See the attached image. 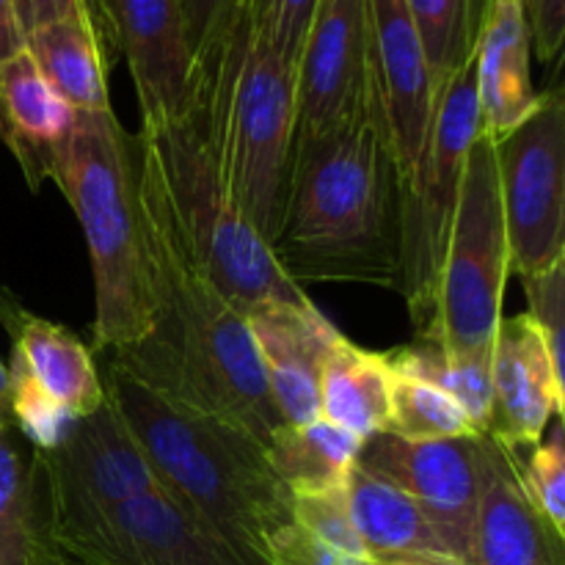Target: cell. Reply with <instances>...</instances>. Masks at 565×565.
Returning a JSON list of instances; mask_svg holds the SVG:
<instances>
[{"instance_id": "obj_1", "label": "cell", "mask_w": 565, "mask_h": 565, "mask_svg": "<svg viewBox=\"0 0 565 565\" xmlns=\"http://www.w3.org/2000/svg\"><path fill=\"white\" fill-rule=\"evenodd\" d=\"M136 163L149 329L136 345L108 359L154 395L221 419L268 447L281 419L246 318L193 263L138 143Z\"/></svg>"}, {"instance_id": "obj_2", "label": "cell", "mask_w": 565, "mask_h": 565, "mask_svg": "<svg viewBox=\"0 0 565 565\" xmlns=\"http://www.w3.org/2000/svg\"><path fill=\"white\" fill-rule=\"evenodd\" d=\"M270 252L298 287H401V182L373 72L342 119L292 143Z\"/></svg>"}, {"instance_id": "obj_3", "label": "cell", "mask_w": 565, "mask_h": 565, "mask_svg": "<svg viewBox=\"0 0 565 565\" xmlns=\"http://www.w3.org/2000/svg\"><path fill=\"white\" fill-rule=\"evenodd\" d=\"M105 395L147 456L158 486L243 565H265L268 539L292 522V494L243 430L154 395L116 362Z\"/></svg>"}, {"instance_id": "obj_4", "label": "cell", "mask_w": 565, "mask_h": 565, "mask_svg": "<svg viewBox=\"0 0 565 565\" xmlns=\"http://www.w3.org/2000/svg\"><path fill=\"white\" fill-rule=\"evenodd\" d=\"M193 108L226 196L270 246L296 143V70L257 36L248 9L199 66Z\"/></svg>"}, {"instance_id": "obj_5", "label": "cell", "mask_w": 565, "mask_h": 565, "mask_svg": "<svg viewBox=\"0 0 565 565\" xmlns=\"http://www.w3.org/2000/svg\"><path fill=\"white\" fill-rule=\"evenodd\" d=\"M86 235L94 274V348L136 345L149 329V287L138 213L136 138L114 110L77 114L53 171Z\"/></svg>"}, {"instance_id": "obj_6", "label": "cell", "mask_w": 565, "mask_h": 565, "mask_svg": "<svg viewBox=\"0 0 565 565\" xmlns=\"http://www.w3.org/2000/svg\"><path fill=\"white\" fill-rule=\"evenodd\" d=\"M138 149L152 163L182 243L210 285L237 309L307 303L309 296L276 263L274 252L226 196L196 108L174 119L141 121Z\"/></svg>"}, {"instance_id": "obj_7", "label": "cell", "mask_w": 565, "mask_h": 565, "mask_svg": "<svg viewBox=\"0 0 565 565\" xmlns=\"http://www.w3.org/2000/svg\"><path fill=\"white\" fill-rule=\"evenodd\" d=\"M508 276L511 257L494 141L480 130L467 154L461 202L441 263L434 320L428 334L417 342H428L447 356L491 364Z\"/></svg>"}, {"instance_id": "obj_8", "label": "cell", "mask_w": 565, "mask_h": 565, "mask_svg": "<svg viewBox=\"0 0 565 565\" xmlns=\"http://www.w3.org/2000/svg\"><path fill=\"white\" fill-rule=\"evenodd\" d=\"M483 130L478 103V47L436 97L423 154L401 185V287L417 340L430 329L447 241L461 202L467 154Z\"/></svg>"}, {"instance_id": "obj_9", "label": "cell", "mask_w": 565, "mask_h": 565, "mask_svg": "<svg viewBox=\"0 0 565 565\" xmlns=\"http://www.w3.org/2000/svg\"><path fill=\"white\" fill-rule=\"evenodd\" d=\"M31 472L47 541L55 530L97 519L160 489L147 456L108 395L97 412L75 419L58 445L36 450Z\"/></svg>"}, {"instance_id": "obj_10", "label": "cell", "mask_w": 565, "mask_h": 565, "mask_svg": "<svg viewBox=\"0 0 565 565\" xmlns=\"http://www.w3.org/2000/svg\"><path fill=\"white\" fill-rule=\"evenodd\" d=\"M494 141L511 274L530 276L565 257V103L539 97L524 121Z\"/></svg>"}, {"instance_id": "obj_11", "label": "cell", "mask_w": 565, "mask_h": 565, "mask_svg": "<svg viewBox=\"0 0 565 565\" xmlns=\"http://www.w3.org/2000/svg\"><path fill=\"white\" fill-rule=\"evenodd\" d=\"M491 447V436L408 441L381 430L362 441L356 467L412 497L447 555L461 565H472Z\"/></svg>"}, {"instance_id": "obj_12", "label": "cell", "mask_w": 565, "mask_h": 565, "mask_svg": "<svg viewBox=\"0 0 565 565\" xmlns=\"http://www.w3.org/2000/svg\"><path fill=\"white\" fill-rule=\"evenodd\" d=\"M0 320L11 331V425L39 452L58 445L75 419L105 403L92 351L70 329L3 303Z\"/></svg>"}, {"instance_id": "obj_13", "label": "cell", "mask_w": 565, "mask_h": 565, "mask_svg": "<svg viewBox=\"0 0 565 565\" xmlns=\"http://www.w3.org/2000/svg\"><path fill=\"white\" fill-rule=\"evenodd\" d=\"M50 544L81 565H243L163 489L55 530Z\"/></svg>"}, {"instance_id": "obj_14", "label": "cell", "mask_w": 565, "mask_h": 565, "mask_svg": "<svg viewBox=\"0 0 565 565\" xmlns=\"http://www.w3.org/2000/svg\"><path fill=\"white\" fill-rule=\"evenodd\" d=\"M105 31L125 53L141 121L174 119L196 97L199 70L180 0H97Z\"/></svg>"}, {"instance_id": "obj_15", "label": "cell", "mask_w": 565, "mask_h": 565, "mask_svg": "<svg viewBox=\"0 0 565 565\" xmlns=\"http://www.w3.org/2000/svg\"><path fill=\"white\" fill-rule=\"evenodd\" d=\"M370 72L384 105L397 182L406 185L436 110V86L406 0H367Z\"/></svg>"}, {"instance_id": "obj_16", "label": "cell", "mask_w": 565, "mask_h": 565, "mask_svg": "<svg viewBox=\"0 0 565 565\" xmlns=\"http://www.w3.org/2000/svg\"><path fill=\"white\" fill-rule=\"evenodd\" d=\"M370 77L367 0H320L296 72V138L345 116Z\"/></svg>"}, {"instance_id": "obj_17", "label": "cell", "mask_w": 565, "mask_h": 565, "mask_svg": "<svg viewBox=\"0 0 565 565\" xmlns=\"http://www.w3.org/2000/svg\"><path fill=\"white\" fill-rule=\"evenodd\" d=\"M565 412V370L527 315L502 318L491 353L489 436L513 452L530 450Z\"/></svg>"}, {"instance_id": "obj_18", "label": "cell", "mask_w": 565, "mask_h": 565, "mask_svg": "<svg viewBox=\"0 0 565 565\" xmlns=\"http://www.w3.org/2000/svg\"><path fill=\"white\" fill-rule=\"evenodd\" d=\"M248 331L257 345L265 384L281 425H309L320 419V373L340 331L307 303H263L248 309Z\"/></svg>"}, {"instance_id": "obj_19", "label": "cell", "mask_w": 565, "mask_h": 565, "mask_svg": "<svg viewBox=\"0 0 565 565\" xmlns=\"http://www.w3.org/2000/svg\"><path fill=\"white\" fill-rule=\"evenodd\" d=\"M77 110L39 72L25 47L0 64V138L39 191L58 166Z\"/></svg>"}, {"instance_id": "obj_20", "label": "cell", "mask_w": 565, "mask_h": 565, "mask_svg": "<svg viewBox=\"0 0 565 565\" xmlns=\"http://www.w3.org/2000/svg\"><path fill=\"white\" fill-rule=\"evenodd\" d=\"M563 541L530 505L513 452L494 441L475 530L472 565H565Z\"/></svg>"}, {"instance_id": "obj_21", "label": "cell", "mask_w": 565, "mask_h": 565, "mask_svg": "<svg viewBox=\"0 0 565 565\" xmlns=\"http://www.w3.org/2000/svg\"><path fill=\"white\" fill-rule=\"evenodd\" d=\"M530 55L522 0H489L478 39V103L489 138L505 136L539 105Z\"/></svg>"}, {"instance_id": "obj_22", "label": "cell", "mask_w": 565, "mask_h": 565, "mask_svg": "<svg viewBox=\"0 0 565 565\" xmlns=\"http://www.w3.org/2000/svg\"><path fill=\"white\" fill-rule=\"evenodd\" d=\"M108 33L92 14H72L44 22L25 36V50L50 86L77 110H110Z\"/></svg>"}, {"instance_id": "obj_23", "label": "cell", "mask_w": 565, "mask_h": 565, "mask_svg": "<svg viewBox=\"0 0 565 565\" xmlns=\"http://www.w3.org/2000/svg\"><path fill=\"white\" fill-rule=\"evenodd\" d=\"M345 497L353 530L370 561L450 557L417 502L356 463L345 480Z\"/></svg>"}, {"instance_id": "obj_24", "label": "cell", "mask_w": 565, "mask_h": 565, "mask_svg": "<svg viewBox=\"0 0 565 565\" xmlns=\"http://www.w3.org/2000/svg\"><path fill=\"white\" fill-rule=\"evenodd\" d=\"M390 401L392 364L386 353L364 351L342 334L320 373V419L364 441L386 430Z\"/></svg>"}, {"instance_id": "obj_25", "label": "cell", "mask_w": 565, "mask_h": 565, "mask_svg": "<svg viewBox=\"0 0 565 565\" xmlns=\"http://www.w3.org/2000/svg\"><path fill=\"white\" fill-rule=\"evenodd\" d=\"M362 441L348 430L315 419L309 425H279L270 436L268 463L292 497L342 489L356 463Z\"/></svg>"}, {"instance_id": "obj_26", "label": "cell", "mask_w": 565, "mask_h": 565, "mask_svg": "<svg viewBox=\"0 0 565 565\" xmlns=\"http://www.w3.org/2000/svg\"><path fill=\"white\" fill-rule=\"evenodd\" d=\"M0 428V565H50L53 544L44 533L31 463Z\"/></svg>"}, {"instance_id": "obj_27", "label": "cell", "mask_w": 565, "mask_h": 565, "mask_svg": "<svg viewBox=\"0 0 565 565\" xmlns=\"http://www.w3.org/2000/svg\"><path fill=\"white\" fill-rule=\"evenodd\" d=\"M436 94L478 47L489 0H406Z\"/></svg>"}, {"instance_id": "obj_28", "label": "cell", "mask_w": 565, "mask_h": 565, "mask_svg": "<svg viewBox=\"0 0 565 565\" xmlns=\"http://www.w3.org/2000/svg\"><path fill=\"white\" fill-rule=\"evenodd\" d=\"M386 434L408 441L463 439V436H486L472 423L463 406L452 401L439 386L419 381L414 375L397 373L392 367V401Z\"/></svg>"}, {"instance_id": "obj_29", "label": "cell", "mask_w": 565, "mask_h": 565, "mask_svg": "<svg viewBox=\"0 0 565 565\" xmlns=\"http://www.w3.org/2000/svg\"><path fill=\"white\" fill-rule=\"evenodd\" d=\"M392 367L397 373L414 375L419 381L439 386L441 392L458 401L463 412L472 417V423L489 436L491 423V364L467 362V359H456L441 353L439 348L428 345V342H417V345L397 348L395 353H386Z\"/></svg>"}, {"instance_id": "obj_30", "label": "cell", "mask_w": 565, "mask_h": 565, "mask_svg": "<svg viewBox=\"0 0 565 565\" xmlns=\"http://www.w3.org/2000/svg\"><path fill=\"white\" fill-rule=\"evenodd\" d=\"M516 458L519 483L527 494L530 505L550 522V527L565 539V434L563 417H555L550 439L530 447L527 456Z\"/></svg>"}, {"instance_id": "obj_31", "label": "cell", "mask_w": 565, "mask_h": 565, "mask_svg": "<svg viewBox=\"0 0 565 565\" xmlns=\"http://www.w3.org/2000/svg\"><path fill=\"white\" fill-rule=\"evenodd\" d=\"M318 3L320 0H248V17L257 36L296 72Z\"/></svg>"}, {"instance_id": "obj_32", "label": "cell", "mask_w": 565, "mask_h": 565, "mask_svg": "<svg viewBox=\"0 0 565 565\" xmlns=\"http://www.w3.org/2000/svg\"><path fill=\"white\" fill-rule=\"evenodd\" d=\"M292 519L345 561H364V550L359 544L356 530H353L351 511H348L345 486L323 491V494L292 497Z\"/></svg>"}, {"instance_id": "obj_33", "label": "cell", "mask_w": 565, "mask_h": 565, "mask_svg": "<svg viewBox=\"0 0 565 565\" xmlns=\"http://www.w3.org/2000/svg\"><path fill=\"white\" fill-rule=\"evenodd\" d=\"M527 292V315L550 345L552 359L561 370L565 356V257L539 274L522 276Z\"/></svg>"}, {"instance_id": "obj_34", "label": "cell", "mask_w": 565, "mask_h": 565, "mask_svg": "<svg viewBox=\"0 0 565 565\" xmlns=\"http://www.w3.org/2000/svg\"><path fill=\"white\" fill-rule=\"evenodd\" d=\"M185 20L188 44H191L196 70L224 42L226 33L237 25L248 9V0H180Z\"/></svg>"}, {"instance_id": "obj_35", "label": "cell", "mask_w": 565, "mask_h": 565, "mask_svg": "<svg viewBox=\"0 0 565 565\" xmlns=\"http://www.w3.org/2000/svg\"><path fill=\"white\" fill-rule=\"evenodd\" d=\"M265 565H351L342 555H337L331 546L309 535L301 524L287 522L276 530L265 546Z\"/></svg>"}, {"instance_id": "obj_36", "label": "cell", "mask_w": 565, "mask_h": 565, "mask_svg": "<svg viewBox=\"0 0 565 565\" xmlns=\"http://www.w3.org/2000/svg\"><path fill=\"white\" fill-rule=\"evenodd\" d=\"M533 53L544 64L557 61L565 42V0H522Z\"/></svg>"}, {"instance_id": "obj_37", "label": "cell", "mask_w": 565, "mask_h": 565, "mask_svg": "<svg viewBox=\"0 0 565 565\" xmlns=\"http://www.w3.org/2000/svg\"><path fill=\"white\" fill-rule=\"evenodd\" d=\"M14 6H17V17H20V25L25 36L31 31H36L39 25H44V22H53V20H61V17H72V14H92L97 17L99 25L105 28L97 0H14Z\"/></svg>"}, {"instance_id": "obj_38", "label": "cell", "mask_w": 565, "mask_h": 565, "mask_svg": "<svg viewBox=\"0 0 565 565\" xmlns=\"http://www.w3.org/2000/svg\"><path fill=\"white\" fill-rule=\"evenodd\" d=\"M25 47L20 17H17L14 0H0V64Z\"/></svg>"}, {"instance_id": "obj_39", "label": "cell", "mask_w": 565, "mask_h": 565, "mask_svg": "<svg viewBox=\"0 0 565 565\" xmlns=\"http://www.w3.org/2000/svg\"><path fill=\"white\" fill-rule=\"evenodd\" d=\"M0 428H11V386L9 367L0 362Z\"/></svg>"}, {"instance_id": "obj_40", "label": "cell", "mask_w": 565, "mask_h": 565, "mask_svg": "<svg viewBox=\"0 0 565 565\" xmlns=\"http://www.w3.org/2000/svg\"><path fill=\"white\" fill-rule=\"evenodd\" d=\"M351 565H461L456 563L452 557H406V561H353Z\"/></svg>"}, {"instance_id": "obj_41", "label": "cell", "mask_w": 565, "mask_h": 565, "mask_svg": "<svg viewBox=\"0 0 565 565\" xmlns=\"http://www.w3.org/2000/svg\"><path fill=\"white\" fill-rule=\"evenodd\" d=\"M50 565H81V563L70 561V557H64V555H61V552H55V557H53V561H50Z\"/></svg>"}, {"instance_id": "obj_42", "label": "cell", "mask_w": 565, "mask_h": 565, "mask_svg": "<svg viewBox=\"0 0 565 565\" xmlns=\"http://www.w3.org/2000/svg\"><path fill=\"white\" fill-rule=\"evenodd\" d=\"M97 6H99V3H97Z\"/></svg>"}]
</instances>
